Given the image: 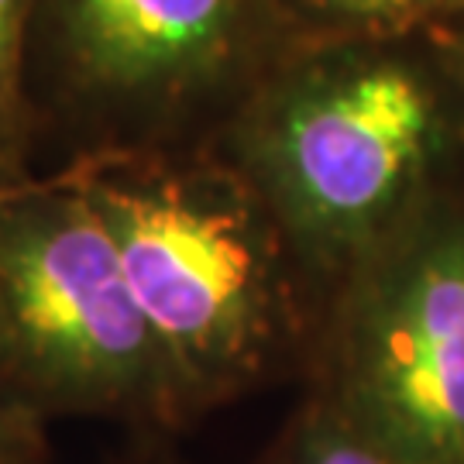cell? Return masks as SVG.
I'll list each match as a JSON object with an SVG mask.
<instances>
[{"label": "cell", "mask_w": 464, "mask_h": 464, "mask_svg": "<svg viewBox=\"0 0 464 464\" xmlns=\"http://www.w3.org/2000/svg\"><path fill=\"white\" fill-rule=\"evenodd\" d=\"M268 464H396L382 454L368 437L351 427L344 416L331 410L324 399H314L282 444L272 450Z\"/></svg>", "instance_id": "8"}, {"label": "cell", "mask_w": 464, "mask_h": 464, "mask_svg": "<svg viewBox=\"0 0 464 464\" xmlns=\"http://www.w3.org/2000/svg\"><path fill=\"white\" fill-rule=\"evenodd\" d=\"M55 169H66L114 241L169 368L179 427L282 365L314 276L266 197L214 141Z\"/></svg>", "instance_id": "1"}, {"label": "cell", "mask_w": 464, "mask_h": 464, "mask_svg": "<svg viewBox=\"0 0 464 464\" xmlns=\"http://www.w3.org/2000/svg\"><path fill=\"white\" fill-rule=\"evenodd\" d=\"M303 38L413 34L464 11V0H279Z\"/></svg>", "instance_id": "6"}, {"label": "cell", "mask_w": 464, "mask_h": 464, "mask_svg": "<svg viewBox=\"0 0 464 464\" xmlns=\"http://www.w3.org/2000/svg\"><path fill=\"white\" fill-rule=\"evenodd\" d=\"M406 38H303L214 141L331 289L430 203L450 145L444 86Z\"/></svg>", "instance_id": "2"}, {"label": "cell", "mask_w": 464, "mask_h": 464, "mask_svg": "<svg viewBox=\"0 0 464 464\" xmlns=\"http://www.w3.org/2000/svg\"><path fill=\"white\" fill-rule=\"evenodd\" d=\"M316 399L396 464H464V224L433 199L334 285Z\"/></svg>", "instance_id": "5"}, {"label": "cell", "mask_w": 464, "mask_h": 464, "mask_svg": "<svg viewBox=\"0 0 464 464\" xmlns=\"http://www.w3.org/2000/svg\"><path fill=\"white\" fill-rule=\"evenodd\" d=\"M299 42L279 0H32L34 145L59 166L210 145Z\"/></svg>", "instance_id": "3"}, {"label": "cell", "mask_w": 464, "mask_h": 464, "mask_svg": "<svg viewBox=\"0 0 464 464\" xmlns=\"http://www.w3.org/2000/svg\"><path fill=\"white\" fill-rule=\"evenodd\" d=\"M49 464H52V461H49Z\"/></svg>", "instance_id": "11"}, {"label": "cell", "mask_w": 464, "mask_h": 464, "mask_svg": "<svg viewBox=\"0 0 464 464\" xmlns=\"http://www.w3.org/2000/svg\"><path fill=\"white\" fill-rule=\"evenodd\" d=\"M0 392L45 427L63 416L179 427L114 241L66 169L0 203Z\"/></svg>", "instance_id": "4"}, {"label": "cell", "mask_w": 464, "mask_h": 464, "mask_svg": "<svg viewBox=\"0 0 464 464\" xmlns=\"http://www.w3.org/2000/svg\"><path fill=\"white\" fill-rule=\"evenodd\" d=\"M32 179H34V176H32ZM32 179H0V203H4V199H11L14 193H21V189L32 183Z\"/></svg>", "instance_id": "10"}, {"label": "cell", "mask_w": 464, "mask_h": 464, "mask_svg": "<svg viewBox=\"0 0 464 464\" xmlns=\"http://www.w3.org/2000/svg\"><path fill=\"white\" fill-rule=\"evenodd\" d=\"M32 0H0V179H32L34 124L24 93Z\"/></svg>", "instance_id": "7"}, {"label": "cell", "mask_w": 464, "mask_h": 464, "mask_svg": "<svg viewBox=\"0 0 464 464\" xmlns=\"http://www.w3.org/2000/svg\"><path fill=\"white\" fill-rule=\"evenodd\" d=\"M0 464H49L45 423L17 410L0 392Z\"/></svg>", "instance_id": "9"}]
</instances>
